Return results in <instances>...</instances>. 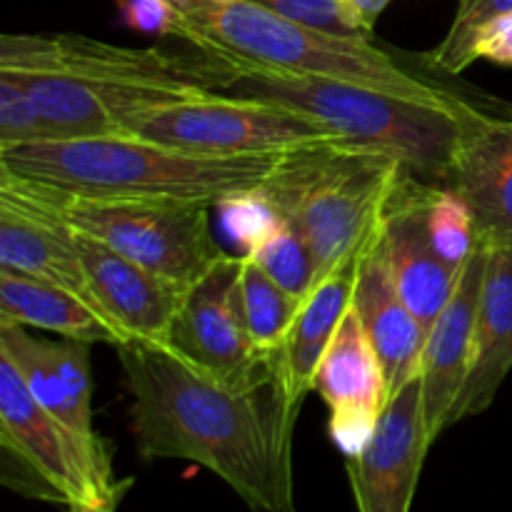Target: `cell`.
<instances>
[{
    "mask_svg": "<svg viewBox=\"0 0 512 512\" xmlns=\"http://www.w3.org/2000/svg\"><path fill=\"white\" fill-rule=\"evenodd\" d=\"M130 395V433L145 460L210 470L253 512H298L293 435L303 403L275 365L250 383H225L165 345H118Z\"/></svg>",
    "mask_w": 512,
    "mask_h": 512,
    "instance_id": "1",
    "label": "cell"
},
{
    "mask_svg": "<svg viewBox=\"0 0 512 512\" xmlns=\"http://www.w3.org/2000/svg\"><path fill=\"white\" fill-rule=\"evenodd\" d=\"M205 68L215 93L265 100L310 115L350 143L373 145L395 155L425 183H445L465 130L480 115L460 98L433 103L353 80L280 73L223 63L210 55H205Z\"/></svg>",
    "mask_w": 512,
    "mask_h": 512,
    "instance_id": "2",
    "label": "cell"
},
{
    "mask_svg": "<svg viewBox=\"0 0 512 512\" xmlns=\"http://www.w3.org/2000/svg\"><path fill=\"white\" fill-rule=\"evenodd\" d=\"M283 155H205L133 135L50 138L0 148V168L28 183L88 198L218 205L258 190Z\"/></svg>",
    "mask_w": 512,
    "mask_h": 512,
    "instance_id": "3",
    "label": "cell"
},
{
    "mask_svg": "<svg viewBox=\"0 0 512 512\" xmlns=\"http://www.w3.org/2000/svg\"><path fill=\"white\" fill-rule=\"evenodd\" d=\"M170 5L180 13L178 38L223 63L353 80L433 103L458 100L405 70L373 40L325 33L253 0H170Z\"/></svg>",
    "mask_w": 512,
    "mask_h": 512,
    "instance_id": "4",
    "label": "cell"
},
{
    "mask_svg": "<svg viewBox=\"0 0 512 512\" xmlns=\"http://www.w3.org/2000/svg\"><path fill=\"white\" fill-rule=\"evenodd\" d=\"M405 170L385 150L338 138L285 153L258 193L305 235L318 285L373 243Z\"/></svg>",
    "mask_w": 512,
    "mask_h": 512,
    "instance_id": "5",
    "label": "cell"
},
{
    "mask_svg": "<svg viewBox=\"0 0 512 512\" xmlns=\"http://www.w3.org/2000/svg\"><path fill=\"white\" fill-rule=\"evenodd\" d=\"M0 450L5 488L65 508L113 510L130 480H115L103 438H83L60 423L25 388L0 355Z\"/></svg>",
    "mask_w": 512,
    "mask_h": 512,
    "instance_id": "6",
    "label": "cell"
},
{
    "mask_svg": "<svg viewBox=\"0 0 512 512\" xmlns=\"http://www.w3.org/2000/svg\"><path fill=\"white\" fill-rule=\"evenodd\" d=\"M35 185V183H33ZM65 223L125 258L188 290L220 250L210 238L208 203L143 198H88L35 185Z\"/></svg>",
    "mask_w": 512,
    "mask_h": 512,
    "instance_id": "7",
    "label": "cell"
},
{
    "mask_svg": "<svg viewBox=\"0 0 512 512\" xmlns=\"http://www.w3.org/2000/svg\"><path fill=\"white\" fill-rule=\"evenodd\" d=\"M120 135L205 155H285L340 138L330 125L293 108L223 93L145 110Z\"/></svg>",
    "mask_w": 512,
    "mask_h": 512,
    "instance_id": "8",
    "label": "cell"
},
{
    "mask_svg": "<svg viewBox=\"0 0 512 512\" xmlns=\"http://www.w3.org/2000/svg\"><path fill=\"white\" fill-rule=\"evenodd\" d=\"M243 255L220 253L185 290L168 345L180 360L225 383H250L275 365L250 340L243 303Z\"/></svg>",
    "mask_w": 512,
    "mask_h": 512,
    "instance_id": "9",
    "label": "cell"
},
{
    "mask_svg": "<svg viewBox=\"0 0 512 512\" xmlns=\"http://www.w3.org/2000/svg\"><path fill=\"white\" fill-rule=\"evenodd\" d=\"M0 70L13 75H70V78L88 80L208 85L203 53H198L195 60H188L160 48H125V45L103 43L73 33H5L0 38Z\"/></svg>",
    "mask_w": 512,
    "mask_h": 512,
    "instance_id": "10",
    "label": "cell"
},
{
    "mask_svg": "<svg viewBox=\"0 0 512 512\" xmlns=\"http://www.w3.org/2000/svg\"><path fill=\"white\" fill-rule=\"evenodd\" d=\"M0 273L25 275L68 290L105 320L90 288L73 225L65 223L63 215L33 183L3 168H0Z\"/></svg>",
    "mask_w": 512,
    "mask_h": 512,
    "instance_id": "11",
    "label": "cell"
},
{
    "mask_svg": "<svg viewBox=\"0 0 512 512\" xmlns=\"http://www.w3.org/2000/svg\"><path fill=\"white\" fill-rule=\"evenodd\" d=\"M13 78L28 88L50 138L120 135L123 125L133 115L153 110L158 105L205 98L215 93L208 85L88 80L70 78V75H13Z\"/></svg>",
    "mask_w": 512,
    "mask_h": 512,
    "instance_id": "12",
    "label": "cell"
},
{
    "mask_svg": "<svg viewBox=\"0 0 512 512\" xmlns=\"http://www.w3.org/2000/svg\"><path fill=\"white\" fill-rule=\"evenodd\" d=\"M430 445L418 375L388 400L365 448L345 458L358 512H410Z\"/></svg>",
    "mask_w": 512,
    "mask_h": 512,
    "instance_id": "13",
    "label": "cell"
},
{
    "mask_svg": "<svg viewBox=\"0 0 512 512\" xmlns=\"http://www.w3.org/2000/svg\"><path fill=\"white\" fill-rule=\"evenodd\" d=\"M430 185L433 183H425L405 170L385 205L378 228V245L390 278L425 330L433 328L443 313L460 275L440 258L430 235Z\"/></svg>",
    "mask_w": 512,
    "mask_h": 512,
    "instance_id": "14",
    "label": "cell"
},
{
    "mask_svg": "<svg viewBox=\"0 0 512 512\" xmlns=\"http://www.w3.org/2000/svg\"><path fill=\"white\" fill-rule=\"evenodd\" d=\"M313 390L330 408L328 430L335 448L345 458L358 455L373 435L390 393L378 353L353 308L320 360Z\"/></svg>",
    "mask_w": 512,
    "mask_h": 512,
    "instance_id": "15",
    "label": "cell"
},
{
    "mask_svg": "<svg viewBox=\"0 0 512 512\" xmlns=\"http://www.w3.org/2000/svg\"><path fill=\"white\" fill-rule=\"evenodd\" d=\"M75 243L100 313L113 325L123 345H168L185 290L125 258L93 235L75 230Z\"/></svg>",
    "mask_w": 512,
    "mask_h": 512,
    "instance_id": "16",
    "label": "cell"
},
{
    "mask_svg": "<svg viewBox=\"0 0 512 512\" xmlns=\"http://www.w3.org/2000/svg\"><path fill=\"white\" fill-rule=\"evenodd\" d=\"M490 243L478 238L473 255L460 270L453 295L433 328L428 330L420 363L423 383V408L430 440H438L450 428V415L460 398L473 358V335L478 320L480 295H483L485 268H488Z\"/></svg>",
    "mask_w": 512,
    "mask_h": 512,
    "instance_id": "17",
    "label": "cell"
},
{
    "mask_svg": "<svg viewBox=\"0 0 512 512\" xmlns=\"http://www.w3.org/2000/svg\"><path fill=\"white\" fill-rule=\"evenodd\" d=\"M0 355L15 365L25 388L60 423L83 438H100L93 428L90 343L50 340L25 325L0 323Z\"/></svg>",
    "mask_w": 512,
    "mask_h": 512,
    "instance_id": "18",
    "label": "cell"
},
{
    "mask_svg": "<svg viewBox=\"0 0 512 512\" xmlns=\"http://www.w3.org/2000/svg\"><path fill=\"white\" fill-rule=\"evenodd\" d=\"M443 185L468 203L478 238L512 245V118L480 113L465 130Z\"/></svg>",
    "mask_w": 512,
    "mask_h": 512,
    "instance_id": "19",
    "label": "cell"
},
{
    "mask_svg": "<svg viewBox=\"0 0 512 512\" xmlns=\"http://www.w3.org/2000/svg\"><path fill=\"white\" fill-rule=\"evenodd\" d=\"M353 310L358 313L380 365L388 393L393 398L403 385L420 375L428 330L420 325L390 278L388 263L378 245V235L363 250L355 278Z\"/></svg>",
    "mask_w": 512,
    "mask_h": 512,
    "instance_id": "20",
    "label": "cell"
},
{
    "mask_svg": "<svg viewBox=\"0 0 512 512\" xmlns=\"http://www.w3.org/2000/svg\"><path fill=\"white\" fill-rule=\"evenodd\" d=\"M512 370V245H490L473 335V358L450 425L483 415Z\"/></svg>",
    "mask_w": 512,
    "mask_h": 512,
    "instance_id": "21",
    "label": "cell"
},
{
    "mask_svg": "<svg viewBox=\"0 0 512 512\" xmlns=\"http://www.w3.org/2000/svg\"><path fill=\"white\" fill-rule=\"evenodd\" d=\"M360 255L350 258L348 263L340 265L335 273H330L310 290L308 298L300 303L283 350L278 353L285 383L300 403L305 400V395L313 393V380L320 368V360L328 353L348 310L353 308Z\"/></svg>",
    "mask_w": 512,
    "mask_h": 512,
    "instance_id": "22",
    "label": "cell"
},
{
    "mask_svg": "<svg viewBox=\"0 0 512 512\" xmlns=\"http://www.w3.org/2000/svg\"><path fill=\"white\" fill-rule=\"evenodd\" d=\"M0 323L25 325L83 343L120 345V335L80 298L25 275L0 273Z\"/></svg>",
    "mask_w": 512,
    "mask_h": 512,
    "instance_id": "23",
    "label": "cell"
},
{
    "mask_svg": "<svg viewBox=\"0 0 512 512\" xmlns=\"http://www.w3.org/2000/svg\"><path fill=\"white\" fill-rule=\"evenodd\" d=\"M243 303L250 340L260 355H275L283 350L300 303L280 288L253 258L243 255Z\"/></svg>",
    "mask_w": 512,
    "mask_h": 512,
    "instance_id": "24",
    "label": "cell"
},
{
    "mask_svg": "<svg viewBox=\"0 0 512 512\" xmlns=\"http://www.w3.org/2000/svg\"><path fill=\"white\" fill-rule=\"evenodd\" d=\"M248 258H253L298 303H303L313 290L315 255L305 235L288 220L278 218V223L250 250Z\"/></svg>",
    "mask_w": 512,
    "mask_h": 512,
    "instance_id": "25",
    "label": "cell"
},
{
    "mask_svg": "<svg viewBox=\"0 0 512 512\" xmlns=\"http://www.w3.org/2000/svg\"><path fill=\"white\" fill-rule=\"evenodd\" d=\"M428 228L440 258L460 273L478 245V233L468 203L448 185H430Z\"/></svg>",
    "mask_w": 512,
    "mask_h": 512,
    "instance_id": "26",
    "label": "cell"
},
{
    "mask_svg": "<svg viewBox=\"0 0 512 512\" xmlns=\"http://www.w3.org/2000/svg\"><path fill=\"white\" fill-rule=\"evenodd\" d=\"M512 13V0H460L458 13L443 43L428 53V63L448 75H460L473 65L470 48L473 38L485 23Z\"/></svg>",
    "mask_w": 512,
    "mask_h": 512,
    "instance_id": "27",
    "label": "cell"
},
{
    "mask_svg": "<svg viewBox=\"0 0 512 512\" xmlns=\"http://www.w3.org/2000/svg\"><path fill=\"white\" fill-rule=\"evenodd\" d=\"M48 128L30 98L28 88L8 73H0V148L48 140Z\"/></svg>",
    "mask_w": 512,
    "mask_h": 512,
    "instance_id": "28",
    "label": "cell"
},
{
    "mask_svg": "<svg viewBox=\"0 0 512 512\" xmlns=\"http://www.w3.org/2000/svg\"><path fill=\"white\" fill-rule=\"evenodd\" d=\"M253 3L265 5V8L295 20V23L325 30V33L373 40V33H368L340 0H253Z\"/></svg>",
    "mask_w": 512,
    "mask_h": 512,
    "instance_id": "29",
    "label": "cell"
},
{
    "mask_svg": "<svg viewBox=\"0 0 512 512\" xmlns=\"http://www.w3.org/2000/svg\"><path fill=\"white\" fill-rule=\"evenodd\" d=\"M215 208L220 210V220H223L225 233L243 248V255H248L250 250L263 240V235L278 223L275 210L260 198L258 190L233 195V198L223 200V203H218Z\"/></svg>",
    "mask_w": 512,
    "mask_h": 512,
    "instance_id": "30",
    "label": "cell"
},
{
    "mask_svg": "<svg viewBox=\"0 0 512 512\" xmlns=\"http://www.w3.org/2000/svg\"><path fill=\"white\" fill-rule=\"evenodd\" d=\"M118 10L120 20L130 30L178 38L180 13L170 5V0H118Z\"/></svg>",
    "mask_w": 512,
    "mask_h": 512,
    "instance_id": "31",
    "label": "cell"
},
{
    "mask_svg": "<svg viewBox=\"0 0 512 512\" xmlns=\"http://www.w3.org/2000/svg\"><path fill=\"white\" fill-rule=\"evenodd\" d=\"M470 58L490 60L495 65H512V13L490 20L475 33Z\"/></svg>",
    "mask_w": 512,
    "mask_h": 512,
    "instance_id": "32",
    "label": "cell"
},
{
    "mask_svg": "<svg viewBox=\"0 0 512 512\" xmlns=\"http://www.w3.org/2000/svg\"><path fill=\"white\" fill-rule=\"evenodd\" d=\"M340 3L348 8V13L353 15L368 33H373L378 18L393 0H340Z\"/></svg>",
    "mask_w": 512,
    "mask_h": 512,
    "instance_id": "33",
    "label": "cell"
},
{
    "mask_svg": "<svg viewBox=\"0 0 512 512\" xmlns=\"http://www.w3.org/2000/svg\"><path fill=\"white\" fill-rule=\"evenodd\" d=\"M68 512H113V510H98V508H68Z\"/></svg>",
    "mask_w": 512,
    "mask_h": 512,
    "instance_id": "34",
    "label": "cell"
}]
</instances>
